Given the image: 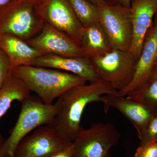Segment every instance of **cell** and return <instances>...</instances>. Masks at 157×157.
Returning <instances> with one entry per match:
<instances>
[{
	"mask_svg": "<svg viewBox=\"0 0 157 157\" xmlns=\"http://www.w3.org/2000/svg\"><path fill=\"white\" fill-rule=\"evenodd\" d=\"M100 15V24L107 34L113 49L129 51L133 31L130 8L112 1L96 4Z\"/></svg>",
	"mask_w": 157,
	"mask_h": 157,
	"instance_id": "obj_5",
	"label": "cell"
},
{
	"mask_svg": "<svg viewBox=\"0 0 157 157\" xmlns=\"http://www.w3.org/2000/svg\"><path fill=\"white\" fill-rule=\"evenodd\" d=\"M117 92L109 83L100 79L71 89L58 99V112L52 124L65 140L72 142L83 128L82 113L88 104L102 102L103 96Z\"/></svg>",
	"mask_w": 157,
	"mask_h": 157,
	"instance_id": "obj_1",
	"label": "cell"
},
{
	"mask_svg": "<svg viewBox=\"0 0 157 157\" xmlns=\"http://www.w3.org/2000/svg\"><path fill=\"white\" fill-rule=\"evenodd\" d=\"M94 4H97L100 2H107V1H111V0H88Z\"/></svg>",
	"mask_w": 157,
	"mask_h": 157,
	"instance_id": "obj_26",
	"label": "cell"
},
{
	"mask_svg": "<svg viewBox=\"0 0 157 157\" xmlns=\"http://www.w3.org/2000/svg\"><path fill=\"white\" fill-rule=\"evenodd\" d=\"M50 157H76L73 150V142L61 151Z\"/></svg>",
	"mask_w": 157,
	"mask_h": 157,
	"instance_id": "obj_23",
	"label": "cell"
},
{
	"mask_svg": "<svg viewBox=\"0 0 157 157\" xmlns=\"http://www.w3.org/2000/svg\"><path fill=\"white\" fill-rule=\"evenodd\" d=\"M121 135L110 123L93 124L83 128L73 142L76 157H111V149L115 146Z\"/></svg>",
	"mask_w": 157,
	"mask_h": 157,
	"instance_id": "obj_6",
	"label": "cell"
},
{
	"mask_svg": "<svg viewBox=\"0 0 157 157\" xmlns=\"http://www.w3.org/2000/svg\"><path fill=\"white\" fill-rule=\"evenodd\" d=\"M72 142L65 140L52 123L47 124L26 136L17 147L14 157H50Z\"/></svg>",
	"mask_w": 157,
	"mask_h": 157,
	"instance_id": "obj_9",
	"label": "cell"
},
{
	"mask_svg": "<svg viewBox=\"0 0 157 157\" xmlns=\"http://www.w3.org/2000/svg\"><path fill=\"white\" fill-rule=\"evenodd\" d=\"M101 102L105 112L110 107L116 109L131 122L137 133L157 115V109L136 100L121 97L117 92L104 95Z\"/></svg>",
	"mask_w": 157,
	"mask_h": 157,
	"instance_id": "obj_13",
	"label": "cell"
},
{
	"mask_svg": "<svg viewBox=\"0 0 157 157\" xmlns=\"http://www.w3.org/2000/svg\"><path fill=\"white\" fill-rule=\"evenodd\" d=\"M157 63V11L152 25L147 32L144 41L133 79L126 87L117 91L118 94L121 97H126L140 88L150 77Z\"/></svg>",
	"mask_w": 157,
	"mask_h": 157,
	"instance_id": "obj_10",
	"label": "cell"
},
{
	"mask_svg": "<svg viewBox=\"0 0 157 157\" xmlns=\"http://www.w3.org/2000/svg\"><path fill=\"white\" fill-rule=\"evenodd\" d=\"M31 66L52 68L72 73L87 82H94L101 79L90 59L86 57H67L46 54L35 59Z\"/></svg>",
	"mask_w": 157,
	"mask_h": 157,
	"instance_id": "obj_14",
	"label": "cell"
},
{
	"mask_svg": "<svg viewBox=\"0 0 157 157\" xmlns=\"http://www.w3.org/2000/svg\"><path fill=\"white\" fill-rule=\"evenodd\" d=\"M132 1V0H111V1L114 2L128 8H130L131 2Z\"/></svg>",
	"mask_w": 157,
	"mask_h": 157,
	"instance_id": "obj_24",
	"label": "cell"
},
{
	"mask_svg": "<svg viewBox=\"0 0 157 157\" xmlns=\"http://www.w3.org/2000/svg\"><path fill=\"white\" fill-rule=\"evenodd\" d=\"M76 17L83 28L100 23L98 6L88 0H69Z\"/></svg>",
	"mask_w": 157,
	"mask_h": 157,
	"instance_id": "obj_18",
	"label": "cell"
},
{
	"mask_svg": "<svg viewBox=\"0 0 157 157\" xmlns=\"http://www.w3.org/2000/svg\"><path fill=\"white\" fill-rule=\"evenodd\" d=\"M157 109V63L151 75L139 89L126 96Z\"/></svg>",
	"mask_w": 157,
	"mask_h": 157,
	"instance_id": "obj_19",
	"label": "cell"
},
{
	"mask_svg": "<svg viewBox=\"0 0 157 157\" xmlns=\"http://www.w3.org/2000/svg\"><path fill=\"white\" fill-rule=\"evenodd\" d=\"M130 9L133 38L129 52L137 61L146 34L153 22L157 11V0H132Z\"/></svg>",
	"mask_w": 157,
	"mask_h": 157,
	"instance_id": "obj_12",
	"label": "cell"
},
{
	"mask_svg": "<svg viewBox=\"0 0 157 157\" xmlns=\"http://www.w3.org/2000/svg\"><path fill=\"white\" fill-rule=\"evenodd\" d=\"M134 157H157V142L140 145Z\"/></svg>",
	"mask_w": 157,
	"mask_h": 157,
	"instance_id": "obj_22",
	"label": "cell"
},
{
	"mask_svg": "<svg viewBox=\"0 0 157 157\" xmlns=\"http://www.w3.org/2000/svg\"><path fill=\"white\" fill-rule=\"evenodd\" d=\"M43 25L36 0H12L0 9V34L14 35L27 41L36 36Z\"/></svg>",
	"mask_w": 157,
	"mask_h": 157,
	"instance_id": "obj_4",
	"label": "cell"
},
{
	"mask_svg": "<svg viewBox=\"0 0 157 157\" xmlns=\"http://www.w3.org/2000/svg\"><path fill=\"white\" fill-rule=\"evenodd\" d=\"M0 49L8 57L12 69L19 66H31L35 59L45 54L26 41L9 34H0Z\"/></svg>",
	"mask_w": 157,
	"mask_h": 157,
	"instance_id": "obj_15",
	"label": "cell"
},
{
	"mask_svg": "<svg viewBox=\"0 0 157 157\" xmlns=\"http://www.w3.org/2000/svg\"><path fill=\"white\" fill-rule=\"evenodd\" d=\"M12 0H0V9L10 3Z\"/></svg>",
	"mask_w": 157,
	"mask_h": 157,
	"instance_id": "obj_25",
	"label": "cell"
},
{
	"mask_svg": "<svg viewBox=\"0 0 157 157\" xmlns=\"http://www.w3.org/2000/svg\"><path fill=\"white\" fill-rule=\"evenodd\" d=\"M33 47L45 54L67 57H85L78 42L63 33L44 24L36 36L27 41Z\"/></svg>",
	"mask_w": 157,
	"mask_h": 157,
	"instance_id": "obj_11",
	"label": "cell"
},
{
	"mask_svg": "<svg viewBox=\"0 0 157 157\" xmlns=\"http://www.w3.org/2000/svg\"><path fill=\"white\" fill-rule=\"evenodd\" d=\"M30 91L20 78L9 75L0 91V119L10 108L14 101L22 102L29 96ZM4 142L0 135V147Z\"/></svg>",
	"mask_w": 157,
	"mask_h": 157,
	"instance_id": "obj_17",
	"label": "cell"
},
{
	"mask_svg": "<svg viewBox=\"0 0 157 157\" xmlns=\"http://www.w3.org/2000/svg\"><path fill=\"white\" fill-rule=\"evenodd\" d=\"M11 73L21 79L30 91L36 93L47 105L53 104L56 99L71 89L87 82L72 73L36 66H19L13 68Z\"/></svg>",
	"mask_w": 157,
	"mask_h": 157,
	"instance_id": "obj_2",
	"label": "cell"
},
{
	"mask_svg": "<svg viewBox=\"0 0 157 157\" xmlns=\"http://www.w3.org/2000/svg\"><path fill=\"white\" fill-rule=\"evenodd\" d=\"M39 17L48 25L79 42L84 28L69 0H36Z\"/></svg>",
	"mask_w": 157,
	"mask_h": 157,
	"instance_id": "obj_8",
	"label": "cell"
},
{
	"mask_svg": "<svg viewBox=\"0 0 157 157\" xmlns=\"http://www.w3.org/2000/svg\"><path fill=\"white\" fill-rule=\"evenodd\" d=\"M79 43L85 56L90 59L104 55L113 49L100 23L84 28Z\"/></svg>",
	"mask_w": 157,
	"mask_h": 157,
	"instance_id": "obj_16",
	"label": "cell"
},
{
	"mask_svg": "<svg viewBox=\"0 0 157 157\" xmlns=\"http://www.w3.org/2000/svg\"><path fill=\"white\" fill-rule=\"evenodd\" d=\"M90 59L100 79L117 91L126 87L132 81L137 62L129 51L117 49Z\"/></svg>",
	"mask_w": 157,
	"mask_h": 157,
	"instance_id": "obj_7",
	"label": "cell"
},
{
	"mask_svg": "<svg viewBox=\"0 0 157 157\" xmlns=\"http://www.w3.org/2000/svg\"><path fill=\"white\" fill-rule=\"evenodd\" d=\"M21 103L15 126L0 147V157H14L17 147L27 135L39 127L52 123L57 113L56 103L47 105L30 96Z\"/></svg>",
	"mask_w": 157,
	"mask_h": 157,
	"instance_id": "obj_3",
	"label": "cell"
},
{
	"mask_svg": "<svg viewBox=\"0 0 157 157\" xmlns=\"http://www.w3.org/2000/svg\"><path fill=\"white\" fill-rule=\"evenodd\" d=\"M12 67L8 57L0 49V91L6 79L11 74Z\"/></svg>",
	"mask_w": 157,
	"mask_h": 157,
	"instance_id": "obj_21",
	"label": "cell"
},
{
	"mask_svg": "<svg viewBox=\"0 0 157 157\" xmlns=\"http://www.w3.org/2000/svg\"><path fill=\"white\" fill-rule=\"evenodd\" d=\"M140 145L157 142V115L153 117L139 133Z\"/></svg>",
	"mask_w": 157,
	"mask_h": 157,
	"instance_id": "obj_20",
	"label": "cell"
}]
</instances>
